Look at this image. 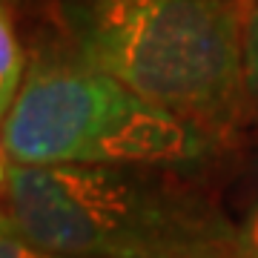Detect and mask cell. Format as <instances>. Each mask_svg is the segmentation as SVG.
I'll return each mask as SVG.
<instances>
[{"label":"cell","mask_w":258,"mask_h":258,"mask_svg":"<svg viewBox=\"0 0 258 258\" xmlns=\"http://www.w3.org/2000/svg\"><path fill=\"white\" fill-rule=\"evenodd\" d=\"M9 3H15V6L23 12V9H32V6H37V3H52V0H9Z\"/></svg>","instance_id":"9c48e42d"},{"label":"cell","mask_w":258,"mask_h":258,"mask_svg":"<svg viewBox=\"0 0 258 258\" xmlns=\"http://www.w3.org/2000/svg\"><path fill=\"white\" fill-rule=\"evenodd\" d=\"M244 81L252 118L258 123V0H247L244 9Z\"/></svg>","instance_id":"5b68a950"},{"label":"cell","mask_w":258,"mask_h":258,"mask_svg":"<svg viewBox=\"0 0 258 258\" xmlns=\"http://www.w3.org/2000/svg\"><path fill=\"white\" fill-rule=\"evenodd\" d=\"M138 258H241L238 252L224 249H186V252H161V255H138Z\"/></svg>","instance_id":"ba28073f"},{"label":"cell","mask_w":258,"mask_h":258,"mask_svg":"<svg viewBox=\"0 0 258 258\" xmlns=\"http://www.w3.org/2000/svg\"><path fill=\"white\" fill-rule=\"evenodd\" d=\"M32 63V43L20 29V9L9 0L0 6V112L15 103Z\"/></svg>","instance_id":"277c9868"},{"label":"cell","mask_w":258,"mask_h":258,"mask_svg":"<svg viewBox=\"0 0 258 258\" xmlns=\"http://www.w3.org/2000/svg\"><path fill=\"white\" fill-rule=\"evenodd\" d=\"M224 147L181 115L83 60L60 32L32 40V63L3 112L0 155L12 166H166L204 172Z\"/></svg>","instance_id":"3957f363"},{"label":"cell","mask_w":258,"mask_h":258,"mask_svg":"<svg viewBox=\"0 0 258 258\" xmlns=\"http://www.w3.org/2000/svg\"><path fill=\"white\" fill-rule=\"evenodd\" d=\"M0 181L3 215L32 241L63 255L238 252V230L201 184V172L166 166L3 164Z\"/></svg>","instance_id":"7a4b0ae2"},{"label":"cell","mask_w":258,"mask_h":258,"mask_svg":"<svg viewBox=\"0 0 258 258\" xmlns=\"http://www.w3.org/2000/svg\"><path fill=\"white\" fill-rule=\"evenodd\" d=\"M235 230H238V252L244 258H258V198L244 210Z\"/></svg>","instance_id":"52a82bcc"},{"label":"cell","mask_w":258,"mask_h":258,"mask_svg":"<svg viewBox=\"0 0 258 258\" xmlns=\"http://www.w3.org/2000/svg\"><path fill=\"white\" fill-rule=\"evenodd\" d=\"M247 0H52L69 46L224 149L255 123L244 81Z\"/></svg>","instance_id":"6da1fadb"},{"label":"cell","mask_w":258,"mask_h":258,"mask_svg":"<svg viewBox=\"0 0 258 258\" xmlns=\"http://www.w3.org/2000/svg\"><path fill=\"white\" fill-rule=\"evenodd\" d=\"M249 172L255 175V181H258V149L252 152V158H249Z\"/></svg>","instance_id":"30bf717a"},{"label":"cell","mask_w":258,"mask_h":258,"mask_svg":"<svg viewBox=\"0 0 258 258\" xmlns=\"http://www.w3.org/2000/svg\"><path fill=\"white\" fill-rule=\"evenodd\" d=\"M0 258H72V255H63L57 249H49L43 244L32 241L26 232H20L3 215L0 218Z\"/></svg>","instance_id":"8992f818"}]
</instances>
